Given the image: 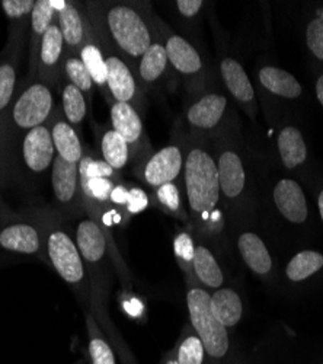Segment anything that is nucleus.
<instances>
[{
    "label": "nucleus",
    "mask_w": 323,
    "mask_h": 364,
    "mask_svg": "<svg viewBox=\"0 0 323 364\" xmlns=\"http://www.w3.org/2000/svg\"><path fill=\"white\" fill-rule=\"evenodd\" d=\"M87 102L86 97L80 89H77L72 83H65L62 90V108L65 114V119L76 130L82 126V123L87 114Z\"/></svg>",
    "instance_id": "nucleus-37"
},
{
    "label": "nucleus",
    "mask_w": 323,
    "mask_h": 364,
    "mask_svg": "<svg viewBox=\"0 0 323 364\" xmlns=\"http://www.w3.org/2000/svg\"><path fill=\"white\" fill-rule=\"evenodd\" d=\"M317 187H316V205L320 222L323 225V178H317Z\"/></svg>",
    "instance_id": "nucleus-46"
},
{
    "label": "nucleus",
    "mask_w": 323,
    "mask_h": 364,
    "mask_svg": "<svg viewBox=\"0 0 323 364\" xmlns=\"http://www.w3.org/2000/svg\"><path fill=\"white\" fill-rule=\"evenodd\" d=\"M95 22L136 73L138 60L156 40L150 18L130 4H111L102 6V16Z\"/></svg>",
    "instance_id": "nucleus-2"
},
{
    "label": "nucleus",
    "mask_w": 323,
    "mask_h": 364,
    "mask_svg": "<svg viewBox=\"0 0 323 364\" xmlns=\"http://www.w3.org/2000/svg\"><path fill=\"white\" fill-rule=\"evenodd\" d=\"M84 322L87 329V351H89L91 363L116 364V353L91 311L84 314Z\"/></svg>",
    "instance_id": "nucleus-28"
},
{
    "label": "nucleus",
    "mask_w": 323,
    "mask_h": 364,
    "mask_svg": "<svg viewBox=\"0 0 323 364\" xmlns=\"http://www.w3.org/2000/svg\"><path fill=\"white\" fill-rule=\"evenodd\" d=\"M256 77L261 87L273 97L285 101H299L305 94L303 85L297 80V77L278 66H261Z\"/></svg>",
    "instance_id": "nucleus-21"
},
{
    "label": "nucleus",
    "mask_w": 323,
    "mask_h": 364,
    "mask_svg": "<svg viewBox=\"0 0 323 364\" xmlns=\"http://www.w3.org/2000/svg\"><path fill=\"white\" fill-rule=\"evenodd\" d=\"M159 364H178V363H176L173 353L169 351V353H166V354L163 355V358L159 361Z\"/></svg>",
    "instance_id": "nucleus-47"
},
{
    "label": "nucleus",
    "mask_w": 323,
    "mask_h": 364,
    "mask_svg": "<svg viewBox=\"0 0 323 364\" xmlns=\"http://www.w3.org/2000/svg\"><path fill=\"white\" fill-rule=\"evenodd\" d=\"M91 312L97 318L102 331L106 333V337L109 338V341L116 353V358L120 360V363L121 364H138L137 358L134 357V354L130 350L126 340L121 337L119 329H116L115 325L109 321L105 306H104V297L91 296Z\"/></svg>",
    "instance_id": "nucleus-29"
},
{
    "label": "nucleus",
    "mask_w": 323,
    "mask_h": 364,
    "mask_svg": "<svg viewBox=\"0 0 323 364\" xmlns=\"http://www.w3.org/2000/svg\"><path fill=\"white\" fill-rule=\"evenodd\" d=\"M238 252L245 265L262 280H270L274 274V259L265 242L252 232L243 230L236 239Z\"/></svg>",
    "instance_id": "nucleus-19"
},
{
    "label": "nucleus",
    "mask_w": 323,
    "mask_h": 364,
    "mask_svg": "<svg viewBox=\"0 0 323 364\" xmlns=\"http://www.w3.org/2000/svg\"><path fill=\"white\" fill-rule=\"evenodd\" d=\"M50 127L57 156L72 164H79L84 154L77 132L60 117L54 119Z\"/></svg>",
    "instance_id": "nucleus-27"
},
{
    "label": "nucleus",
    "mask_w": 323,
    "mask_h": 364,
    "mask_svg": "<svg viewBox=\"0 0 323 364\" xmlns=\"http://www.w3.org/2000/svg\"><path fill=\"white\" fill-rule=\"evenodd\" d=\"M170 351L178 364H214L190 323L185 325Z\"/></svg>",
    "instance_id": "nucleus-31"
},
{
    "label": "nucleus",
    "mask_w": 323,
    "mask_h": 364,
    "mask_svg": "<svg viewBox=\"0 0 323 364\" xmlns=\"http://www.w3.org/2000/svg\"><path fill=\"white\" fill-rule=\"evenodd\" d=\"M188 228L201 237L221 242L226 230V210L221 200L216 158L201 143L187 149L182 172Z\"/></svg>",
    "instance_id": "nucleus-1"
},
{
    "label": "nucleus",
    "mask_w": 323,
    "mask_h": 364,
    "mask_svg": "<svg viewBox=\"0 0 323 364\" xmlns=\"http://www.w3.org/2000/svg\"><path fill=\"white\" fill-rule=\"evenodd\" d=\"M65 47L60 28L57 22H54L44 34L37 54V72L43 82L47 83V80H54L58 70L63 68Z\"/></svg>",
    "instance_id": "nucleus-20"
},
{
    "label": "nucleus",
    "mask_w": 323,
    "mask_h": 364,
    "mask_svg": "<svg viewBox=\"0 0 323 364\" xmlns=\"http://www.w3.org/2000/svg\"><path fill=\"white\" fill-rule=\"evenodd\" d=\"M184 149L175 143L168 144L152 154L141 165V181L152 190L168 182H176L184 172Z\"/></svg>",
    "instance_id": "nucleus-11"
},
{
    "label": "nucleus",
    "mask_w": 323,
    "mask_h": 364,
    "mask_svg": "<svg viewBox=\"0 0 323 364\" xmlns=\"http://www.w3.org/2000/svg\"><path fill=\"white\" fill-rule=\"evenodd\" d=\"M195 233L191 228L185 226L173 236V255L184 272L185 282H195L192 274V261L195 255Z\"/></svg>",
    "instance_id": "nucleus-34"
},
{
    "label": "nucleus",
    "mask_w": 323,
    "mask_h": 364,
    "mask_svg": "<svg viewBox=\"0 0 323 364\" xmlns=\"http://www.w3.org/2000/svg\"><path fill=\"white\" fill-rule=\"evenodd\" d=\"M51 188L57 203L69 210L82 208L79 165L55 156L51 165Z\"/></svg>",
    "instance_id": "nucleus-18"
},
{
    "label": "nucleus",
    "mask_w": 323,
    "mask_h": 364,
    "mask_svg": "<svg viewBox=\"0 0 323 364\" xmlns=\"http://www.w3.org/2000/svg\"><path fill=\"white\" fill-rule=\"evenodd\" d=\"M0 5L9 19H22L31 15L35 8L34 0H2Z\"/></svg>",
    "instance_id": "nucleus-42"
},
{
    "label": "nucleus",
    "mask_w": 323,
    "mask_h": 364,
    "mask_svg": "<svg viewBox=\"0 0 323 364\" xmlns=\"http://www.w3.org/2000/svg\"><path fill=\"white\" fill-rule=\"evenodd\" d=\"M109 117L112 130H115L127 141L131 150V156L138 158L140 151L148 146L141 114L130 104L112 102L109 104Z\"/></svg>",
    "instance_id": "nucleus-16"
},
{
    "label": "nucleus",
    "mask_w": 323,
    "mask_h": 364,
    "mask_svg": "<svg viewBox=\"0 0 323 364\" xmlns=\"http://www.w3.org/2000/svg\"><path fill=\"white\" fill-rule=\"evenodd\" d=\"M44 251L48 264L62 280L84 297L87 290V271L75 236L55 220L45 222Z\"/></svg>",
    "instance_id": "nucleus-5"
},
{
    "label": "nucleus",
    "mask_w": 323,
    "mask_h": 364,
    "mask_svg": "<svg viewBox=\"0 0 323 364\" xmlns=\"http://www.w3.org/2000/svg\"><path fill=\"white\" fill-rule=\"evenodd\" d=\"M323 269V252L305 250L297 252L285 265V279L290 283H303Z\"/></svg>",
    "instance_id": "nucleus-30"
},
{
    "label": "nucleus",
    "mask_w": 323,
    "mask_h": 364,
    "mask_svg": "<svg viewBox=\"0 0 323 364\" xmlns=\"http://www.w3.org/2000/svg\"><path fill=\"white\" fill-rule=\"evenodd\" d=\"M63 72L69 83L75 85L77 89H80L83 95L86 97L87 102L92 104V97H94V80L91 73L87 72L86 66L80 60L77 54H73L67 51L63 57Z\"/></svg>",
    "instance_id": "nucleus-36"
},
{
    "label": "nucleus",
    "mask_w": 323,
    "mask_h": 364,
    "mask_svg": "<svg viewBox=\"0 0 323 364\" xmlns=\"http://www.w3.org/2000/svg\"><path fill=\"white\" fill-rule=\"evenodd\" d=\"M89 19L106 65V86L111 101L130 104L141 114V108L144 105V90L141 89L136 73L127 65L126 60L111 46L99 25L91 16Z\"/></svg>",
    "instance_id": "nucleus-6"
},
{
    "label": "nucleus",
    "mask_w": 323,
    "mask_h": 364,
    "mask_svg": "<svg viewBox=\"0 0 323 364\" xmlns=\"http://www.w3.org/2000/svg\"><path fill=\"white\" fill-rule=\"evenodd\" d=\"M57 23L62 31L67 51L79 55L80 47L84 41L86 28L89 23V16H83L73 4L67 2L60 12H57Z\"/></svg>",
    "instance_id": "nucleus-26"
},
{
    "label": "nucleus",
    "mask_w": 323,
    "mask_h": 364,
    "mask_svg": "<svg viewBox=\"0 0 323 364\" xmlns=\"http://www.w3.org/2000/svg\"><path fill=\"white\" fill-rule=\"evenodd\" d=\"M54 109V95L48 83L33 82L26 86L12 107V123L19 130L29 132L47 124Z\"/></svg>",
    "instance_id": "nucleus-8"
},
{
    "label": "nucleus",
    "mask_w": 323,
    "mask_h": 364,
    "mask_svg": "<svg viewBox=\"0 0 323 364\" xmlns=\"http://www.w3.org/2000/svg\"><path fill=\"white\" fill-rule=\"evenodd\" d=\"M220 77L231 100L243 109L252 123H255L258 117L255 87L239 60L234 57H223L220 62Z\"/></svg>",
    "instance_id": "nucleus-13"
},
{
    "label": "nucleus",
    "mask_w": 323,
    "mask_h": 364,
    "mask_svg": "<svg viewBox=\"0 0 323 364\" xmlns=\"http://www.w3.org/2000/svg\"><path fill=\"white\" fill-rule=\"evenodd\" d=\"M275 149L281 166L287 172H303L312 159L303 132L295 124H284L275 137Z\"/></svg>",
    "instance_id": "nucleus-15"
},
{
    "label": "nucleus",
    "mask_w": 323,
    "mask_h": 364,
    "mask_svg": "<svg viewBox=\"0 0 323 364\" xmlns=\"http://www.w3.org/2000/svg\"><path fill=\"white\" fill-rule=\"evenodd\" d=\"M0 250L18 255H41L44 251V229L37 223L6 222L0 225Z\"/></svg>",
    "instance_id": "nucleus-14"
},
{
    "label": "nucleus",
    "mask_w": 323,
    "mask_h": 364,
    "mask_svg": "<svg viewBox=\"0 0 323 364\" xmlns=\"http://www.w3.org/2000/svg\"><path fill=\"white\" fill-rule=\"evenodd\" d=\"M273 204L278 215L288 223L303 226L310 219V207L300 182L291 176L275 181L271 190Z\"/></svg>",
    "instance_id": "nucleus-12"
},
{
    "label": "nucleus",
    "mask_w": 323,
    "mask_h": 364,
    "mask_svg": "<svg viewBox=\"0 0 323 364\" xmlns=\"http://www.w3.org/2000/svg\"><path fill=\"white\" fill-rule=\"evenodd\" d=\"M214 158L224 210L242 208L249 193L248 169L242 154L233 143H224Z\"/></svg>",
    "instance_id": "nucleus-7"
},
{
    "label": "nucleus",
    "mask_w": 323,
    "mask_h": 364,
    "mask_svg": "<svg viewBox=\"0 0 323 364\" xmlns=\"http://www.w3.org/2000/svg\"><path fill=\"white\" fill-rule=\"evenodd\" d=\"M314 97L319 105L323 108V68L317 66L316 75H314Z\"/></svg>",
    "instance_id": "nucleus-45"
},
{
    "label": "nucleus",
    "mask_w": 323,
    "mask_h": 364,
    "mask_svg": "<svg viewBox=\"0 0 323 364\" xmlns=\"http://www.w3.org/2000/svg\"><path fill=\"white\" fill-rule=\"evenodd\" d=\"M128 188L130 186L124 184V182H116L112 193H111V197H109V203H111V208L114 211H116L120 216L124 218V220H127L126 218V205H127V198H128Z\"/></svg>",
    "instance_id": "nucleus-43"
},
{
    "label": "nucleus",
    "mask_w": 323,
    "mask_h": 364,
    "mask_svg": "<svg viewBox=\"0 0 323 364\" xmlns=\"http://www.w3.org/2000/svg\"><path fill=\"white\" fill-rule=\"evenodd\" d=\"M99 147L102 161H105L116 172L123 171L131 159L130 146L112 129H106L105 132H102L99 139Z\"/></svg>",
    "instance_id": "nucleus-33"
},
{
    "label": "nucleus",
    "mask_w": 323,
    "mask_h": 364,
    "mask_svg": "<svg viewBox=\"0 0 323 364\" xmlns=\"http://www.w3.org/2000/svg\"><path fill=\"white\" fill-rule=\"evenodd\" d=\"M169 68L168 54L162 41L155 40L152 46L138 60L136 69V77L143 90L153 87L166 73Z\"/></svg>",
    "instance_id": "nucleus-23"
},
{
    "label": "nucleus",
    "mask_w": 323,
    "mask_h": 364,
    "mask_svg": "<svg viewBox=\"0 0 323 364\" xmlns=\"http://www.w3.org/2000/svg\"><path fill=\"white\" fill-rule=\"evenodd\" d=\"M16 86V62L9 57L0 65V112L12 101Z\"/></svg>",
    "instance_id": "nucleus-39"
},
{
    "label": "nucleus",
    "mask_w": 323,
    "mask_h": 364,
    "mask_svg": "<svg viewBox=\"0 0 323 364\" xmlns=\"http://www.w3.org/2000/svg\"><path fill=\"white\" fill-rule=\"evenodd\" d=\"M305 46L313 62L323 68V5L313 9L305 25Z\"/></svg>",
    "instance_id": "nucleus-35"
},
{
    "label": "nucleus",
    "mask_w": 323,
    "mask_h": 364,
    "mask_svg": "<svg viewBox=\"0 0 323 364\" xmlns=\"http://www.w3.org/2000/svg\"><path fill=\"white\" fill-rule=\"evenodd\" d=\"M212 312L227 329L236 326L243 316V301L241 294L231 287H220L210 293Z\"/></svg>",
    "instance_id": "nucleus-25"
},
{
    "label": "nucleus",
    "mask_w": 323,
    "mask_h": 364,
    "mask_svg": "<svg viewBox=\"0 0 323 364\" xmlns=\"http://www.w3.org/2000/svg\"><path fill=\"white\" fill-rule=\"evenodd\" d=\"M173 5L184 19H195L202 11L205 2L202 0H176Z\"/></svg>",
    "instance_id": "nucleus-44"
},
{
    "label": "nucleus",
    "mask_w": 323,
    "mask_h": 364,
    "mask_svg": "<svg viewBox=\"0 0 323 364\" xmlns=\"http://www.w3.org/2000/svg\"><path fill=\"white\" fill-rule=\"evenodd\" d=\"M162 43L169 66L180 73L191 87H198L207 77V69L199 51L185 37L176 33H166Z\"/></svg>",
    "instance_id": "nucleus-10"
},
{
    "label": "nucleus",
    "mask_w": 323,
    "mask_h": 364,
    "mask_svg": "<svg viewBox=\"0 0 323 364\" xmlns=\"http://www.w3.org/2000/svg\"><path fill=\"white\" fill-rule=\"evenodd\" d=\"M55 156L51 127L48 124L38 126L25 133L22 140V161L29 171L34 173L45 172L51 168Z\"/></svg>",
    "instance_id": "nucleus-17"
},
{
    "label": "nucleus",
    "mask_w": 323,
    "mask_h": 364,
    "mask_svg": "<svg viewBox=\"0 0 323 364\" xmlns=\"http://www.w3.org/2000/svg\"><path fill=\"white\" fill-rule=\"evenodd\" d=\"M195 282L207 291H214L224 286V272L214 252L202 240H197L192 261Z\"/></svg>",
    "instance_id": "nucleus-22"
},
{
    "label": "nucleus",
    "mask_w": 323,
    "mask_h": 364,
    "mask_svg": "<svg viewBox=\"0 0 323 364\" xmlns=\"http://www.w3.org/2000/svg\"><path fill=\"white\" fill-rule=\"evenodd\" d=\"M149 205H152V198L148 194V191L143 190L141 187H134L130 186L128 188V198H127V205H126V218L137 216L143 213L144 210H148Z\"/></svg>",
    "instance_id": "nucleus-41"
},
{
    "label": "nucleus",
    "mask_w": 323,
    "mask_h": 364,
    "mask_svg": "<svg viewBox=\"0 0 323 364\" xmlns=\"http://www.w3.org/2000/svg\"><path fill=\"white\" fill-rule=\"evenodd\" d=\"M77 165L80 178H108L112 181H120L119 172L112 169L105 161L95 159L91 154H84Z\"/></svg>",
    "instance_id": "nucleus-40"
},
{
    "label": "nucleus",
    "mask_w": 323,
    "mask_h": 364,
    "mask_svg": "<svg viewBox=\"0 0 323 364\" xmlns=\"http://www.w3.org/2000/svg\"><path fill=\"white\" fill-rule=\"evenodd\" d=\"M187 283V308L190 325L201 340L205 351L214 364H223L229 357L230 337L213 315L210 305V291L202 289L197 282Z\"/></svg>",
    "instance_id": "nucleus-4"
},
{
    "label": "nucleus",
    "mask_w": 323,
    "mask_h": 364,
    "mask_svg": "<svg viewBox=\"0 0 323 364\" xmlns=\"http://www.w3.org/2000/svg\"><path fill=\"white\" fill-rule=\"evenodd\" d=\"M79 57L83 62V65L86 66L87 72L91 73L95 86H98L101 89V92L105 95V100L109 104H112L109 92H108V86H106V65H105L102 51L97 43L91 19L86 28V36H84V41L80 47Z\"/></svg>",
    "instance_id": "nucleus-24"
},
{
    "label": "nucleus",
    "mask_w": 323,
    "mask_h": 364,
    "mask_svg": "<svg viewBox=\"0 0 323 364\" xmlns=\"http://www.w3.org/2000/svg\"><path fill=\"white\" fill-rule=\"evenodd\" d=\"M57 12L51 8L50 0H37L35 8L31 14V31H33V55L34 62H37V54L41 44V40L47 29L54 23Z\"/></svg>",
    "instance_id": "nucleus-38"
},
{
    "label": "nucleus",
    "mask_w": 323,
    "mask_h": 364,
    "mask_svg": "<svg viewBox=\"0 0 323 364\" xmlns=\"http://www.w3.org/2000/svg\"><path fill=\"white\" fill-rule=\"evenodd\" d=\"M153 205L165 211L166 215L181 220L185 226L190 225L187 204H184V196L176 182H168L153 190Z\"/></svg>",
    "instance_id": "nucleus-32"
},
{
    "label": "nucleus",
    "mask_w": 323,
    "mask_h": 364,
    "mask_svg": "<svg viewBox=\"0 0 323 364\" xmlns=\"http://www.w3.org/2000/svg\"><path fill=\"white\" fill-rule=\"evenodd\" d=\"M229 115L231 109L227 95L207 90L187 107L185 123L199 134H216L223 129Z\"/></svg>",
    "instance_id": "nucleus-9"
},
{
    "label": "nucleus",
    "mask_w": 323,
    "mask_h": 364,
    "mask_svg": "<svg viewBox=\"0 0 323 364\" xmlns=\"http://www.w3.org/2000/svg\"><path fill=\"white\" fill-rule=\"evenodd\" d=\"M75 240L83 258L87 276L91 277V296L104 297V290L106 286V262L109 254L112 255L116 268H119V274L123 282L127 280L128 272L119 251H116V247H114L109 232L92 218H83L76 225Z\"/></svg>",
    "instance_id": "nucleus-3"
}]
</instances>
